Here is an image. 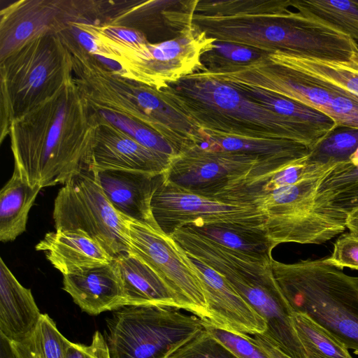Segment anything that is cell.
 <instances>
[{"label": "cell", "mask_w": 358, "mask_h": 358, "mask_svg": "<svg viewBox=\"0 0 358 358\" xmlns=\"http://www.w3.org/2000/svg\"><path fill=\"white\" fill-rule=\"evenodd\" d=\"M98 125L73 78L49 100L13 122L14 169L31 185L65 184L88 169Z\"/></svg>", "instance_id": "6da1fadb"}, {"label": "cell", "mask_w": 358, "mask_h": 358, "mask_svg": "<svg viewBox=\"0 0 358 358\" xmlns=\"http://www.w3.org/2000/svg\"><path fill=\"white\" fill-rule=\"evenodd\" d=\"M291 4L292 0H198L193 23L215 41L267 53L334 59L340 44L338 31L315 17L291 11Z\"/></svg>", "instance_id": "7a4b0ae2"}, {"label": "cell", "mask_w": 358, "mask_h": 358, "mask_svg": "<svg viewBox=\"0 0 358 358\" xmlns=\"http://www.w3.org/2000/svg\"><path fill=\"white\" fill-rule=\"evenodd\" d=\"M160 90L173 106L206 133L285 139L311 150L329 135L273 112L203 71L186 76Z\"/></svg>", "instance_id": "3957f363"}, {"label": "cell", "mask_w": 358, "mask_h": 358, "mask_svg": "<svg viewBox=\"0 0 358 358\" xmlns=\"http://www.w3.org/2000/svg\"><path fill=\"white\" fill-rule=\"evenodd\" d=\"M59 37L72 55L73 80L91 108L149 127L178 155L197 143L201 129L173 106L160 90L120 76L68 33Z\"/></svg>", "instance_id": "277c9868"}, {"label": "cell", "mask_w": 358, "mask_h": 358, "mask_svg": "<svg viewBox=\"0 0 358 358\" xmlns=\"http://www.w3.org/2000/svg\"><path fill=\"white\" fill-rule=\"evenodd\" d=\"M176 241L185 252L223 275L265 320L264 334L277 348L290 358H307L294 327V311L273 275L271 262L257 261L185 229Z\"/></svg>", "instance_id": "5b68a950"}, {"label": "cell", "mask_w": 358, "mask_h": 358, "mask_svg": "<svg viewBox=\"0 0 358 358\" xmlns=\"http://www.w3.org/2000/svg\"><path fill=\"white\" fill-rule=\"evenodd\" d=\"M273 275L294 312L303 313L358 352V277L323 259L271 261Z\"/></svg>", "instance_id": "8992f818"}, {"label": "cell", "mask_w": 358, "mask_h": 358, "mask_svg": "<svg viewBox=\"0 0 358 358\" xmlns=\"http://www.w3.org/2000/svg\"><path fill=\"white\" fill-rule=\"evenodd\" d=\"M73 78L72 55L59 35L32 41L0 62V143L13 121L49 100Z\"/></svg>", "instance_id": "52a82bcc"}, {"label": "cell", "mask_w": 358, "mask_h": 358, "mask_svg": "<svg viewBox=\"0 0 358 358\" xmlns=\"http://www.w3.org/2000/svg\"><path fill=\"white\" fill-rule=\"evenodd\" d=\"M173 307L127 306L117 309L105 339L110 358H168L203 329V322Z\"/></svg>", "instance_id": "ba28073f"}, {"label": "cell", "mask_w": 358, "mask_h": 358, "mask_svg": "<svg viewBox=\"0 0 358 358\" xmlns=\"http://www.w3.org/2000/svg\"><path fill=\"white\" fill-rule=\"evenodd\" d=\"M215 41L194 23L180 36L162 42L136 48L110 46L101 57L113 63L111 68L120 76L160 90L203 71L201 57Z\"/></svg>", "instance_id": "9c48e42d"}, {"label": "cell", "mask_w": 358, "mask_h": 358, "mask_svg": "<svg viewBox=\"0 0 358 358\" xmlns=\"http://www.w3.org/2000/svg\"><path fill=\"white\" fill-rule=\"evenodd\" d=\"M55 230H80L113 258L129 252L126 220L110 204L93 171L69 180L55 199Z\"/></svg>", "instance_id": "30bf717a"}, {"label": "cell", "mask_w": 358, "mask_h": 358, "mask_svg": "<svg viewBox=\"0 0 358 358\" xmlns=\"http://www.w3.org/2000/svg\"><path fill=\"white\" fill-rule=\"evenodd\" d=\"M115 1L19 0L0 11V62L37 38L59 35L73 22H103Z\"/></svg>", "instance_id": "8fae6325"}, {"label": "cell", "mask_w": 358, "mask_h": 358, "mask_svg": "<svg viewBox=\"0 0 358 358\" xmlns=\"http://www.w3.org/2000/svg\"><path fill=\"white\" fill-rule=\"evenodd\" d=\"M288 164L196 145L175 157L164 176L166 181L186 191L219 200L243 181Z\"/></svg>", "instance_id": "7c38bea8"}, {"label": "cell", "mask_w": 358, "mask_h": 358, "mask_svg": "<svg viewBox=\"0 0 358 358\" xmlns=\"http://www.w3.org/2000/svg\"><path fill=\"white\" fill-rule=\"evenodd\" d=\"M129 252L152 268L174 294L180 310L209 321L200 280L184 250L159 229L125 217Z\"/></svg>", "instance_id": "4fadbf2b"}, {"label": "cell", "mask_w": 358, "mask_h": 358, "mask_svg": "<svg viewBox=\"0 0 358 358\" xmlns=\"http://www.w3.org/2000/svg\"><path fill=\"white\" fill-rule=\"evenodd\" d=\"M151 210L157 227L169 236L182 227L196 224L264 229L266 220L265 214L252 206L192 193L166 181L164 176L153 194Z\"/></svg>", "instance_id": "5bb4252c"}, {"label": "cell", "mask_w": 358, "mask_h": 358, "mask_svg": "<svg viewBox=\"0 0 358 358\" xmlns=\"http://www.w3.org/2000/svg\"><path fill=\"white\" fill-rule=\"evenodd\" d=\"M332 169L257 198L252 205L266 216V229L281 238L299 241L328 234L335 221L315 208V199L322 180Z\"/></svg>", "instance_id": "9a60e30c"}, {"label": "cell", "mask_w": 358, "mask_h": 358, "mask_svg": "<svg viewBox=\"0 0 358 358\" xmlns=\"http://www.w3.org/2000/svg\"><path fill=\"white\" fill-rule=\"evenodd\" d=\"M185 252L203 288L210 317L207 322L217 328L238 335L264 334L267 329L265 320L227 279L196 257Z\"/></svg>", "instance_id": "2e32d148"}, {"label": "cell", "mask_w": 358, "mask_h": 358, "mask_svg": "<svg viewBox=\"0 0 358 358\" xmlns=\"http://www.w3.org/2000/svg\"><path fill=\"white\" fill-rule=\"evenodd\" d=\"M95 114L98 125L89 170H122L154 175L164 174L168 170L173 158L145 147Z\"/></svg>", "instance_id": "e0dca14e"}, {"label": "cell", "mask_w": 358, "mask_h": 358, "mask_svg": "<svg viewBox=\"0 0 358 358\" xmlns=\"http://www.w3.org/2000/svg\"><path fill=\"white\" fill-rule=\"evenodd\" d=\"M93 171L116 211L129 220L158 228L152 214L151 201L164 174L122 170Z\"/></svg>", "instance_id": "ac0fdd59"}, {"label": "cell", "mask_w": 358, "mask_h": 358, "mask_svg": "<svg viewBox=\"0 0 358 358\" xmlns=\"http://www.w3.org/2000/svg\"><path fill=\"white\" fill-rule=\"evenodd\" d=\"M63 289L90 315L123 307V289L113 259L111 262L63 275Z\"/></svg>", "instance_id": "d6986e66"}, {"label": "cell", "mask_w": 358, "mask_h": 358, "mask_svg": "<svg viewBox=\"0 0 358 358\" xmlns=\"http://www.w3.org/2000/svg\"><path fill=\"white\" fill-rule=\"evenodd\" d=\"M62 275L111 262L114 259L96 241L80 230L47 233L36 245Z\"/></svg>", "instance_id": "ffe728a7"}, {"label": "cell", "mask_w": 358, "mask_h": 358, "mask_svg": "<svg viewBox=\"0 0 358 358\" xmlns=\"http://www.w3.org/2000/svg\"><path fill=\"white\" fill-rule=\"evenodd\" d=\"M41 315L31 289L19 282L1 258V338L7 343L24 340L36 329Z\"/></svg>", "instance_id": "44dd1931"}, {"label": "cell", "mask_w": 358, "mask_h": 358, "mask_svg": "<svg viewBox=\"0 0 358 358\" xmlns=\"http://www.w3.org/2000/svg\"><path fill=\"white\" fill-rule=\"evenodd\" d=\"M123 289V307L157 305L180 309L162 278L141 259L129 252L114 259Z\"/></svg>", "instance_id": "7402d4cb"}, {"label": "cell", "mask_w": 358, "mask_h": 358, "mask_svg": "<svg viewBox=\"0 0 358 358\" xmlns=\"http://www.w3.org/2000/svg\"><path fill=\"white\" fill-rule=\"evenodd\" d=\"M220 246L255 260L271 262L276 246L264 229L229 224H188L182 227Z\"/></svg>", "instance_id": "603a6c76"}, {"label": "cell", "mask_w": 358, "mask_h": 358, "mask_svg": "<svg viewBox=\"0 0 358 358\" xmlns=\"http://www.w3.org/2000/svg\"><path fill=\"white\" fill-rule=\"evenodd\" d=\"M42 187L31 186L14 169L0 192V241H13L26 230L29 213Z\"/></svg>", "instance_id": "cb8c5ba5"}, {"label": "cell", "mask_w": 358, "mask_h": 358, "mask_svg": "<svg viewBox=\"0 0 358 358\" xmlns=\"http://www.w3.org/2000/svg\"><path fill=\"white\" fill-rule=\"evenodd\" d=\"M203 136V141L214 148L250 154L267 160L292 163L308 157L311 152L309 147L285 139L231 137L204 131Z\"/></svg>", "instance_id": "d4e9b609"}, {"label": "cell", "mask_w": 358, "mask_h": 358, "mask_svg": "<svg viewBox=\"0 0 358 358\" xmlns=\"http://www.w3.org/2000/svg\"><path fill=\"white\" fill-rule=\"evenodd\" d=\"M267 58L275 64L330 84L358 96V73L342 63L282 52L269 53Z\"/></svg>", "instance_id": "484cf974"}, {"label": "cell", "mask_w": 358, "mask_h": 358, "mask_svg": "<svg viewBox=\"0 0 358 358\" xmlns=\"http://www.w3.org/2000/svg\"><path fill=\"white\" fill-rule=\"evenodd\" d=\"M250 100L273 112L292 118L329 134L337 128L322 113L299 102L243 84L229 83Z\"/></svg>", "instance_id": "4316f807"}, {"label": "cell", "mask_w": 358, "mask_h": 358, "mask_svg": "<svg viewBox=\"0 0 358 358\" xmlns=\"http://www.w3.org/2000/svg\"><path fill=\"white\" fill-rule=\"evenodd\" d=\"M69 342L48 315L42 314L29 336L20 342L6 343L12 358H66Z\"/></svg>", "instance_id": "83f0119b"}, {"label": "cell", "mask_w": 358, "mask_h": 358, "mask_svg": "<svg viewBox=\"0 0 358 358\" xmlns=\"http://www.w3.org/2000/svg\"><path fill=\"white\" fill-rule=\"evenodd\" d=\"M297 11L319 19L358 41V6L348 0H294Z\"/></svg>", "instance_id": "f1b7e54d"}, {"label": "cell", "mask_w": 358, "mask_h": 358, "mask_svg": "<svg viewBox=\"0 0 358 358\" xmlns=\"http://www.w3.org/2000/svg\"><path fill=\"white\" fill-rule=\"evenodd\" d=\"M292 321L307 358H352L341 342L308 316L294 312Z\"/></svg>", "instance_id": "f546056e"}, {"label": "cell", "mask_w": 358, "mask_h": 358, "mask_svg": "<svg viewBox=\"0 0 358 358\" xmlns=\"http://www.w3.org/2000/svg\"><path fill=\"white\" fill-rule=\"evenodd\" d=\"M357 148L358 129L337 127L311 150L307 160L317 164L348 162Z\"/></svg>", "instance_id": "4dcf8cb0"}, {"label": "cell", "mask_w": 358, "mask_h": 358, "mask_svg": "<svg viewBox=\"0 0 358 358\" xmlns=\"http://www.w3.org/2000/svg\"><path fill=\"white\" fill-rule=\"evenodd\" d=\"M268 54L245 45L215 41L213 48L201 55V62L203 71H210L248 65L266 57Z\"/></svg>", "instance_id": "1f68e13d"}, {"label": "cell", "mask_w": 358, "mask_h": 358, "mask_svg": "<svg viewBox=\"0 0 358 358\" xmlns=\"http://www.w3.org/2000/svg\"><path fill=\"white\" fill-rule=\"evenodd\" d=\"M93 110L99 117L122 130L145 147L172 158L178 156L173 148L149 127L112 113Z\"/></svg>", "instance_id": "d6a6232c"}, {"label": "cell", "mask_w": 358, "mask_h": 358, "mask_svg": "<svg viewBox=\"0 0 358 358\" xmlns=\"http://www.w3.org/2000/svg\"><path fill=\"white\" fill-rule=\"evenodd\" d=\"M168 358H238L233 352L203 329Z\"/></svg>", "instance_id": "836d02e7"}, {"label": "cell", "mask_w": 358, "mask_h": 358, "mask_svg": "<svg viewBox=\"0 0 358 358\" xmlns=\"http://www.w3.org/2000/svg\"><path fill=\"white\" fill-rule=\"evenodd\" d=\"M203 328L238 358H271L252 340L250 335H238L217 328L207 321H203Z\"/></svg>", "instance_id": "e575fe53"}, {"label": "cell", "mask_w": 358, "mask_h": 358, "mask_svg": "<svg viewBox=\"0 0 358 358\" xmlns=\"http://www.w3.org/2000/svg\"><path fill=\"white\" fill-rule=\"evenodd\" d=\"M357 182L358 166H354L350 162L338 163L322 180L315 196V203Z\"/></svg>", "instance_id": "d590c367"}, {"label": "cell", "mask_w": 358, "mask_h": 358, "mask_svg": "<svg viewBox=\"0 0 358 358\" xmlns=\"http://www.w3.org/2000/svg\"><path fill=\"white\" fill-rule=\"evenodd\" d=\"M323 259L341 269L358 270V236L350 232L341 234L334 244L331 256Z\"/></svg>", "instance_id": "8d00e7d4"}, {"label": "cell", "mask_w": 358, "mask_h": 358, "mask_svg": "<svg viewBox=\"0 0 358 358\" xmlns=\"http://www.w3.org/2000/svg\"><path fill=\"white\" fill-rule=\"evenodd\" d=\"M315 208H324L335 215L348 216L358 209V182L341 189L315 203Z\"/></svg>", "instance_id": "74e56055"}, {"label": "cell", "mask_w": 358, "mask_h": 358, "mask_svg": "<svg viewBox=\"0 0 358 358\" xmlns=\"http://www.w3.org/2000/svg\"><path fill=\"white\" fill-rule=\"evenodd\" d=\"M252 341L271 358H290L277 348L265 334L251 336Z\"/></svg>", "instance_id": "f35d334b"}, {"label": "cell", "mask_w": 358, "mask_h": 358, "mask_svg": "<svg viewBox=\"0 0 358 358\" xmlns=\"http://www.w3.org/2000/svg\"><path fill=\"white\" fill-rule=\"evenodd\" d=\"M88 348L92 358H110L106 340L99 331L95 332Z\"/></svg>", "instance_id": "ab89813d"}, {"label": "cell", "mask_w": 358, "mask_h": 358, "mask_svg": "<svg viewBox=\"0 0 358 358\" xmlns=\"http://www.w3.org/2000/svg\"><path fill=\"white\" fill-rule=\"evenodd\" d=\"M66 358H92L88 346L69 342Z\"/></svg>", "instance_id": "60d3db41"}, {"label": "cell", "mask_w": 358, "mask_h": 358, "mask_svg": "<svg viewBox=\"0 0 358 358\" xmlns=\"http://www.w3.org/2000/svg\"><path fill=\"white\" fill-rule=\"evenodd\" d=\"M346 228L350 233L358 236V209L350 213L347 217Z\"/></svg>", "instance_id": "b9f144b4"}, {"label": "cell", "mask_w": 358, "mask_h": 358, "mask_svg": "<svg viewBox=\"0 0 358 358\" xmlns=\"http://www.w3.org/2000/svg\"><path fill=\"white\" fill-rule=\"evenodd\" d=\"M350 163L354 166H358V148L350 157Z\"/></svg>", "instance_id": "7bdbcfd3"}, {"label": "cell", "mask_w": 358, "mask_h": 358, "mask_svg": "<svg viewBox=\"0 0 358 358\" xmlns=\"http://www.w3.org/2000/svg\"><path fill=\"white\" fill-rule=\"evenodd\" d=\"M353 3L358 6V0H353Z\"/></svg>", "instance_id": "ee69618b"}]
</instances>
